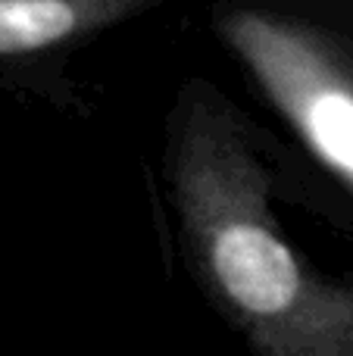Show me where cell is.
<instances>
[{
    "mask_svg": "<svg viewBox=\"0 0 353 356\" xmlns=\"http://www.w3.org/2000/svg\"><path fill=\"white\" fill-rule=\"evenodd\" d=\"M260 131L210 79L175 91L163 184L181 259L256 356H353V278L329 275L288 241Z\"/></svg>",
    "mask_w": 353,
    "mask_h": 356,
    "instance_id": "obj_1",
    "label": "cell"
},
{
    "mask_svg": "<svg viewBox=\"0 0 353 356\" xmlns=\"http://www.w3.org/2000/svg\"><path fill=\"white\" fill-rule=\"evenodd\" d=\"M216 41L353 197V0H204Z\"/></svg>",
    "mask_w": 353,
    "mask_h": 356,
    "instance_id": "obj_2",
    "label": "cell"
},
{
    "mask_svg": "<svg viewBox=\"0 0 353 356\" xmlns=\"http://www.w3.org/2000/svg\"><path fill=\"white\" fill-rule=\"evenodd\" d=\"M163 0H0V91L56 97L63 69Z\"/></svg>",
    "mask_w": 353,
    "mask_h": 356,
    "instance_id": "obj_3",
    "label": "cell"
}]
</instances>
